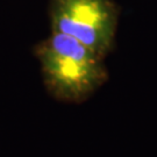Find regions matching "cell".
I'll return each instance as SVG.
<instances>
[{
    "mask_svg": "<svg viewBox=\"0 0 157 157\" xmlns=\"http://www.w3.org/2000/svg\"><path fill=\"white\" fill-rule=\"evenodd\" d=\"M119 7L113 0H50L51 32L71 36L106 58L118 30Z\"/></svg>",
    "mask_w": 157,
    "mask_h": 157,
    "instance_id": "obj_2",
    "label": "cell"
},
{
    "mask_svg": "<svg viewBox=\"0 0 157 157\" xmlns=\"http://www.w3.org/2000/svg\"><path fill=\"white\" fill-rule=\"evenodd\" d=\"M43 82L55 99L82 102L108 79L105 58L71 36L51 32L36 45Z\"/></svg>",
    "mask_w": 157,
    "mask_h": 157,
    "instance_id": "obj_1",
    "label": "cell"
}]
</instances>
